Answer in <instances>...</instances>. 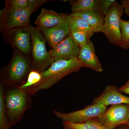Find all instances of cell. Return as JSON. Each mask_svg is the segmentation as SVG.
<instances>
[{
  "label": "cell",
  "instance_id": "19",
  "mask_svg": "<svg viewBox=\"0 0 129 129\" xmlns=\"http://www.w3.org/2000/svg\"><path fill=\"white\" fill-rule=\"evenodd\" d=\"M6 104L2 85L0 87V129H9V125L6 115Z\"/></svg>",
  "mask_w": 129,
  "mask_h": 129
},
{
  "label": "cell",
  "instance_id": "26",
  "mask_svg": "<svg viewBox=\"0 0 129 129\" xmlns=\"http://www.w3.org/2000/svg\"><path fill=\"white\" fill-rule=\"evenodd\" d=\"M118 90L122 93L129 95V79L123 85L118 88Z\"/></svg>",
  "mask_w": 129,
  "mask_h": 129
},
{
  "label": "cell",
  "instance_id": "13",
  "mask_svg": "<svg viewBox=\"0 0 129 129\" xmlns=\"http://www.w3.org/2000/svg\"><path fill=\"white\" fill-rule=\"evenodd\" d=\"M92 103H100L106 106L116 104L129 105V97L122 94L115 85L107 86L101 94L97 97Z\"/></svg>",
  "mask_w": 129,
  "mask_h": 129
},
{
  "label": "cell",
  "instance_id": "20",
  "mask_svg": "<svg viewBox=\"0 0 129 129\" xmlns=\"http://www.w3.org/2000/svg\"><path fill=\"white\" fill-rule=\"evenodd\" d=\"M121 32L120 46L124 50L129 49V21L121 19L120 21Z\"/></svg>",
  "mask_w": 129,
  "mask_h": 129
},
{
  "label": "cell",
  "instance_id": "14",
  "mask_svg": "<svg viewBox=\"0 0 129 129\" xmlns=\"http://www.w3.org/2000/svg\"><path fill=\"white\" fill-rule=\"evenodd\" d=\"M70 17L71 14L59 13L43 8L35 23L38 28H50L68 19Z\"/></svg>",
  "mask_w": 129,
  "mask_h": 129
},
{
  "label": "cell",
  "instance_id": "15",
  "mask_svg": "<svg viewBox=\"0 0 129 129\" xmlns=\"http://www.w3.org/2000/svg\"><path fill=\"white\" fill-rule=\"evenodd\" d=\"M72 16L84 19L92 29L94 33L102 32L104 17L98 12L87 11L72 13Z\"/></svg>",
  "mask_w": 129,
  "mask_h": 129
},
{
  "label": "cell",
  "instance_id": "7",
  "mask_svg": "<svg viewBox=\"0 0 129 129\" xmlns=\"http://www.w3.org/2000/svg\"><path fill=\"white\" fill-rule=\"evenodd\" d=\"M25 90L20 87L14 88L8 91L6 95V109L9 119L12 122L18 118L26 108L27 98Z\"/></svg>",
  "mask_w": 129,
  "mask_h": 129
},
{
  "label": "cell",
  "instance_id": "2",
  "mask_svg": "<svg viewBox=\"0 0 129 129\" xmlns=\"http://www.w3.org/2000/svg\"><path fill=\"white\" fill-rule=\"evenodd\" d=\"M28 27L32 42V70L42 73L46 70L54 61L47 50L46 41L39 29L30 24Z\"/></svg>",
  "mask_w": 129,
  "mask_h": 129
},
{
  "label": "cell",
  "instance_id": "28",
  "mask_svg": "<svg viewBox=\"0 0 129 129\" xmlns=\"http://www.w3.org/2000/svg\"><path fill=\"white\" fill-rule=\"evenodd\" d=\"M114 129H129L128 128V126L127 125L123 124L122 125H119L118 127H116Z\"/></svg>",
  "mask_w": 129,
  "mask_h": 129
},
{
  "label": "cell",
  "instance_id": "27",
  "mask_svg": "<svg viewBox=\"0 0 129 129\" xmlns=\"http://www.w3.org/2000/svg\"><path fill=\"white\" fill-rule=\"evenodd\" d=\"M120 3L123 7L124 12L129 16V0H123L120 2Z\"/></svg>",
  "mask_w": 129,
  "mask_h": 129
},
{
  "label": "cell",
  "instance_id": "29",
  "mask_svg": "<svg viewBox=\"0 0 129 129\" xmlns=\"http://www.w3.org/2000/svg\"><path fill=\"white\" fill-rule=\"evenodd\" d=\"M127 126H128V128H129V119L128 121V122H127Z\"/></svg>",
  "mask_w": 129,
  "mask_h": 129
},
{
  "label": "cell",
  "instance_id": "23",
  "mask_svg": "<svg viewBox=\"0 0 129 129\" xmlns=\"http://www.w3.org/2000/svg\"><path fill=\"white\" fill-rule=\"evenodd\" d=\"M6 7L10 9H22L28 8L27 0L6 1Z\"/></svg>",
  "mask_w": 129,
  "mask_h": 129
},
{
  "label": "cell",
  "instance_id": "3",
  "mask_svg": "<svg viewBox=\"0 0 129 129\" xmlns=\"http://www.w3.org/2000/svg\"><path fill=\"white\" fill-rule=\"evenodd\" d=\"M124 12L123 6L115 2L105 16L102 32L111 44L120 46V21Z\"/></svg>",
  "mask_w": 129,
  "mask_h": 129
},
{
  "label": "cell",
  "instance_id": "17",
  "mask_svg": "<svg viewBox=\"0 0 129 129\" xmlns=\"http://www.w3.org/2000/svg\"><path fill=\"white\" fill-rule=\"evenodd\" d=\"M69 26L71 32L75 31H81L87 34L90 38L94 34L88 23L80 17L71 15Z\"/></svg>",
  "mask_w": 129,
  "mask_h": 129
},
{
  "label": "cell",
  "instance_id": "9",
  "mask_svg": "<svg viewBox=\"0 0 129 129\" xmlns=\"http://www.w3.org/2000/svg\"><path fill=\"white\" fill-rule=\"evenodd\" d=\"M9 30L10 40L15 50L25 55H29L32 51V42L28 27L17 28Z\"/></svg>",
  "mask_w": 129,
  "mask_h": 129
},
{
  "label": "cell",
  "instance_id": "22",
  "mask_svg": "<svg viewBox=\"0 0 129 129\" xmlns=\"http://www.w3.org/2000/svg\"><path fill=\"white\" fill-rule=\"evenodd\" d=\"M71 36L80 48L85 45L89 41L90 37L84 32L75 31L71 32Z\"/></svg>",
  "mask_w": 129,
  "mask_h": 129
},
{
  "label": "cell",
  "instance_id": "24",
  "mask_svg": "<svg viewBox=\"0 0 129 129\" xmlns=\"http://www.w3.org/2000/svg\"><path fill=\"white\" fill-rule=\"evenodd\" d=\"M115 0H99L98 12L105 17Z\"/></svg>",
  "mask_w": 129,
  "mask_h": 129
},
{
  "label": "cell",
  "instance_id": "5",
  "mask_svg": "<svg viewBox=\"0 0 129 129\" xmlns=\"http://www.w3.org/2000/svg\"><path fill=\"white\" fill-rule=\"evenodd\" d=\"M97 119L107 129H114L119 125H126L129 119V105H112Z\"/></svg>",
  "mask_w": 129,
  "mask_h": 129
},
{
  "label": "cell",
  "instance_id": "1",
  "mask_svg": "<svg viewBox=\"0 0 129 129\" xmlns=\"http://www.w3.org/2000/svg\"><path fill=\"white\" fill-rule=\"evenodd\" d=\"M83 67L77 57L55 61L46 70L41 73V80L36 85L29 88V91L34 94L40 90L51 88L65 76L78 72Z\"/></svg>",
  "mask_w": 129,
  "mask_h": 129
},
{
  "label": "cell",
  "instance_id": "18",
  "mask_svg": "<svg viewBox=\"0 0 129 129\" xmlns=\"http://www.w3.org/2000/svg\"><path fill=\"white\" fill-rule=\"evenodd\" d=\"M65 129H107L96 118L93 119L82 123L63 121Z\"/></svg>",
  "mask_w": 129,
  "mask_h": 129
},
{
  "label": "cell",
  "instance_id": "8",
  "mask_svg": "<svg viewBox=\"0 0 129 129\" xmlns=\"http://www.w3.org/2000/svg\"><path fill=\"white\" fill-rule=\"evenodd\" d=\"M30 62L25 55L14 50L8 69V78L13 83L19 82L28 75L30 70Z\"/></svg>",
  "mask_w": 129,
  "mask_h": 129
},
{
  "label": "cell",
  "instance_id": "25",
  "mask_svg": "<svg viewBox=\"0 0 129 129\" xmlns=\"http://www.w3.org/2000/svg\"><path fill=\"white\" fill-rule=\"evenodd\" d=\"M47 0H27L28 8L30 11L34 12L41 6L45 3L49 1Z\"/></svg>",
  "mask_w": 129,
  "mask_h": 129
},
{
  "label": "cell",
  "instance_id": "12",
  "mask_svg": "<svg viewBox=\"0 0 129 129\" xmlns=\"http://www.w3.org/2000/svg\"><path fill=\"white\" fill-rule=\"evenodd\" d=\"M77 58L83 67L89 68L98 72L103 71L101 63L96 54L94 45L90 40L80 48Z\"/></svg>",
  "mask_w": 129,
  "mask_h": 129
},
{
  "label": "cell",
  "instance_id": "16",
  "mask_svg": "<svg viewBox=\"0 0 129 129\" xmlns=\"http://www.w3.org/2000/svg\"><path fill=\"white\" fill-rule=\"evenodd\" d=\"M69 1L73 13L98 12L99 0H72Z\"/></svg>",
  "mask_w": 129,
  "mask_h": 129
},
{
  "label": "cell",
  "instance_id": "21",
  "mask_svg": "<svg viewBox=\"0 0 129 129\" xmlns=\"http://www.w3.org/2000/svg\"><path fill=\"white\" fill-rule=\"evenodd\" d=\"M41 79V73L32 70L28 75L27 81L20 86V88L24 89H28L39 83Z\"/></svg>",
  "mask_w": 129,
  "mask_h": 129
},
{
  "label": "cell",
  "instance_id": "6",
  "mask_svg": "<svg viewBox=\"0 0 129 129\" xmlns=\"http://www.w3.org/2000/svg\"><path fill=\"white\" fill-rule=\"evenodd\" d=\"M32 13L28 8L22 9L5 8L1 11V28L7 30L28 27L30 24L29 18Z\"/></svg>",
  "mask_w": 129,
  "mask_h": 129
},
{
  "label": "cell",
  "instance_id": "4",
  "mask_svg": "<svg viewBox=\"0 0 129 129\" xmlns=\"http://www.w3.org/2000/svg\"><path fill=\"white\" fill-rule=\"evenodd\" d=\"M107 106L100 103H92L81 109L70 113H63L54 111L58 118L63 121H68L78 123H85L98 118L106 111Z\"/></svg>",
  "mask_w": 129,
  "mask_h": 129
},
{
  "label": "cell",
  "instance_id": "11",
  "mask_svg": "<svg viewBox=\"0 0 129 129\" xmlns=\"http://www.w3.org/2000/svg\"><path fill=\"white\" fill-rule=\"evenodd\" d=\"M70 18L52 27H38L52 48L55 47L70 35L71 32L69 26Z\"/></svg>",
  "mask_w": 129,
  "mask_h": 129
},
{
  "label": "cell",
  "instance_id": "10",
  "mask_svg": "<svg viewBox=\"0 0 129 129\" xmlns=\"http://www.w3.org/2000/svg\"><path fill=\"white\" fill-rule=\"evenodd\" d=\"M79 50V47L70 35L64 40L52 48L49 52L55 61L77 57Z\"/></svg>",
  "mask_w": 129,
  "mask_h": 129
}]
</instances>
